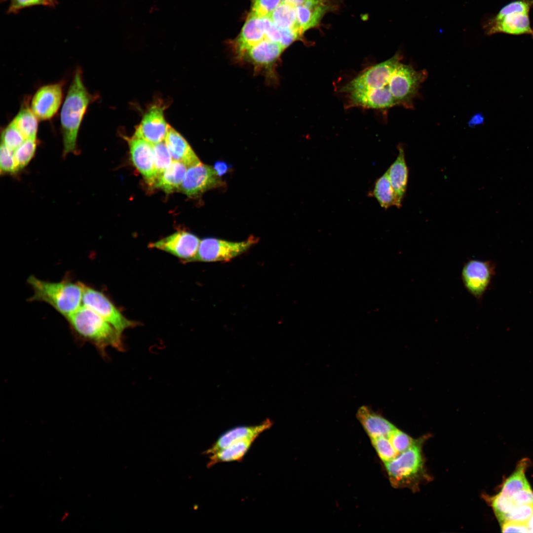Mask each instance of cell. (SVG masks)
Instances as JSON below:
<instances>
[{"label":"cell","mask_w":533,"mask_h":533,"mask_svg":"<svg viewBox=\"0 0 533 533\" xmlns=\"http://www.w3.org/2000/svg\"><path fill=\"white\" fill-rule=\"evenodd\" d=\"M82 304L108 322L119 335L138 323L126 318L102 292L83 284Z\"/></svg>","instance_id":"cell-9"},{"label":"cell","mask_w":533,"mask_h":533,"mask_svg":"<svg viewBox=\"0 0 533 533\" xmlns=\"http://www.w3.org/2000/svg\"><path fill=\"white\" fill-rule=\"evenodd\" d=\"M512 497L516 505H533V491L531 488L523 489L515 493Z\"/></svg>","instance_id":"cell-42"},{"label":"cell","mask_w":533,"mask_h":533,"mask_svg":"<svg viewBox=\"0 0 533 533\" xmlns=\"http://www.w3.org/2000/svg\"><path fill=\"white\" fill-rule=\"evenodd\" d=\"M164 141L173 160L183 162L188 168L201 162L186 140L170 125Z\"/></svg>","instance_id":"cell-22"},{"label":"cell","mask_w":533,"mask_h":533,"mask_svg":"<svg viewBox=\"0 0 533 533\" xmlns=\"http://www.w3.org/2000/svg\"><path fill=\"white\" fill-rule=\"evenodd\" d=\"M356 418L371 439L379 437H388L396 427L381 415L377 414L369 407H360L356 414Z\"/></svg>","instance_id":"cell-21"},{"label":"cell","mask_w":533,"mask_h":533,"mask_svg":"<svg viewBox=\"0 0 533 533\" xmlns=\"http://www.w3.org/2000/svg\"><path fill=\"white\" fill-rule=\"evenodd\" d=\"M255 440H243L211 454L208 466H211L219 462L241 460Z\"/></svg>","instance_id":"cell-26"},{"label":"cell","mask_w":533,"mask_h":533,"mask_svg":"<svg viewBox=\"0 0 533 533\" xmlns=\"http://www.w3.org/2000/svg\"><path fill=\"white\" fill-rule=\"evenodd\" d=\"M487 35L504 33L513 35H529L533 38V28L531 26L529 13H514L498 20L491 17L483 25Z\"/></svg>","instance_id":"cell-16"},{"label":"cell","mask_w":533,"mask_h":533,"mask_svg":"<svg viewBox=\"0 0 533 533\" xmlns=\"http://www.w3.org/2000/svg\"><path fill=\"white\" fill-rule=\"evenodd\" d=\"M331 8L328 0L296 6L297 21L302 33L304 34L307 30L318 25L323 16Z\"/></svg>","instance_id":"cell-23"},{"label":"cell","mask_w":533,"mask_h":533,"mask_svg":"<svg viewBox=\"0 0 533 533\" xmlns=\"http://www.w3.org/2000/svg\"><path fill=\"white\" fill-rule=\"evenodd\" d=\"M258 241L259 238L253 236L241 242L205 238L200 240L197 252L191 262H228L246 251Z\"/></svg>","instance_id":"cell-7"},{"label":"cell","mask_w":533,"mask_h":533,"mask_svg":"<svg viewBox=\"0 0 533 533\" xmlns=\"http://www.w3.org/2000/svg\"><path fill=\"white\" fill-rule=\"evenodd\" d=\"M401 59V55L397 52L390 58L364 71L343 86L341 91L347 93L356 90L389 87L391 76Z\"/></svg>","instance_id":"cell-8"},{"label":"cell","mask_w":533,"mask_h":533,"mask_svg":"<svg viewBox=\"0 0 533 533\" xmlns=\"http://www.w3.org/2000/svg\"><path fill=\"white\" fill-rule=\"evenodd\" d=\"M37 148V139H27L14 151L19 171L23 169L35 156Z\"/></svg>","instance_id":"cell-30"},{"label":"cell","mask_w":533,"mask_h":533,"mask_svg":"<svg viewBox=\"0 0 533 533\" xmlns=\"http://www.w3.org/2000/svg\"><path fill=\"white\" fill-rule=\"evenodd\" d=\"M72 330L83 340L94 344L102 352L112 346L123 350L121 336L108 322L83 305L67 318Z\"/></svg>","instance_id":"cell-3"},{"label":"cell","mask_w":533,"mask_h":533,"mask_svg":"<svg viewBox=\"0 0 533 533\" xmlns=\"http://www.w3.org/2000/svg\"><path fill=\"white\" fill-rule=\"evenodd\" d=\"M187 169L188 167L183 162L173 160L170 166L157 178L152 187L167 193L180 190Z\"/></svg>","instance_id":"cell-24"},{"label":"cell","mask_w":533,"mask_h":533,"mask_svg":"<svg viewBox=\"0 0 533 533\" xmlns=\"http://www.w3.org/2000/svg\"><path fill=\"white\" fill-rule=\"evenodd\" d=\"M25 140L12 121L3 130L1 135V144L13 151Z\"/></svg>","instance_id":"cell-34"},{"label":"cell","mask_w":533,"mask_h":533,"mask_svg":"<svg viewBox=\"0 0 533 533\" xmlns=\"http://www.w3.org/2000/svg\"><path fill=\"white\" fill-rule=\"evenodd\" d=\"M369 194L374 197L380 206L385 209L392 206H396L395 194L390 182L387 170L376 181L374 188Z\"/></svg>","instance_id":"cell-27"},{"label":"cell","mask_w":533,"mask_h":533,"mask_svg":"<svg viewBox=\"0 0 533 533\" xmlns=\"http://www.w3.org/2000/svg\"><path fill=\"white\" fill-rule=\"evenodd\" d=\"M0 170L1 175H13L19 172L14 157V151L1 143L0 149Z\"/></svg>","instance_id":"cell-36"},{"label":"cell","mask_w":533,"mask_h":533,"mask_svg":"<svg viewBox=\"0 0 533 533\" xmlns=\"http://www.w3.org/2000/svg\"><path fill=\"white\" fill-rule=\"evenodd\" d=\"M533 513V505H516L503 517L500 525L508 521L527 522Z\"/></svg>","instance_id":"cell-37"},{"label":"cell","mask_w":533,"mask_h":533,"mask_svg":"<svg viewBox=\"0 0 533 533\" xmlns=\"http://www.w3.org/2000/svg\"><path fill=\"white\" fill-rule=\"evenodd\" d=\"M427 76L425 70L417 71L411 65L400 62L389 82V90L397 105L412 108V100Z\"/></svg>","instance_id":"cell-6"},{"label":"cell","mask_w":533,"mask_h":533,"mask_svg":"<svg viewBox=\"0 0 533 533\" xmlns=\"http://www.w3.org/2000/svg\"><path fill=\"white\" fill-rule=\"evenodd\" d=\"M388 438L399 455L409 449L415 441L409 435L397 428L391 433Z\"/></svg>","instance_id":"cell-38"},{"label":"cell","mask_w":533,"mask_h":533,"mask_svg":"<svg viewBox=\"0 0 533 533\" xmlns=\"http://www.w3.org/2000/svg\"><path fill=\"white\" fill-rule=\"evenodd\" d=\"M372 443L380 458L384 463L396 458L399 454L394 449L388 437H379L371 439Z\"/></svg>","instance_id":"cell-32"},{"label":"cell","mask_w":533,"mask_h":533,"mask_svg":"<svg viewBox=\"0 0 533 533\" xmlns=\"http://www.w3.org/2000/svg\"><path fill=\"white\" fill-rule=\"evenodd\" d=\"M27 282L33 292L30 301L44 302L66 318L81 306L83 283L68 278L51 282L33 275L28 277Z\"/></svg>","instance_id":"cell-2"},{"label":"cell","mask_w":533,"mask_h":533,"mask_svg":"<svg viewBox=\"0 0 533 533\" xmlns=\"http://www.w3.org/2000/svg\"><path fill=\"white\" fill-rule=\"evenodd\" d=\"M320 0H282V1L291 4L294 6H298L312 3Z\"/></svg>","instance_id":"cell-45"},{"label":"cell","mask_w":533,"mask_h":533,"mask_svg":"<svg viewBox=\"0 0 533 533\" xmlns=\"http://www.w3.org/2000/svg\"><path fill=\"white\" fill-rule=\"evenodd\" d=\"M346 94L350 107L384 109L397 105L389 87L356 90Z\"/></svg>","instance_id":"cell-18"},{"label":"cell","mask_w":533,"mask_h":533,"mask_svg":"<svg viewBox=\"0 0 533 533\" xmlns=\"http://www.w3.org/2000/svg\"><path fill=\"white\" fill-rule=\"evenodd\" d=\"M200 241L194 234L180 230L151 243L149 246L168 253L187 263L191 262L196 255Z\"/></svg>","instance_id":"cell-13"},{"label":"cell","mask_w":533,"mask_h":533,"mask_svg":"<svg viewBox=\"0 0 533 533\" xmlns=\"http://www.w3.org/2000/svg\"><path fill=\"white\" fill-rule=\"evenodd\" d=\"M528 463L527 458L523 459L518 463L515 471L505 480L500 493L512 496L520 490L531 488L525 474Z\"/></svg>","instance_id":"cell-28"},{"label":"cell","mask_w":533,"mask_h":533,"mask_svg":"<svg viewBox=\"0 0 533 533\" xmlns=\"http://www.w3.org/2000/svg\"><path fill=\"white\" fill-rule=\"evenodd\" d=\"M495 273V265L492 261L470 259L463 265L461 277L468 293L480 302L490 288Z\"/></svg>","instance_id":"cell-10"},{"label":"cell","mask_w":533,"mask_h":533,"mask_svg":"<svg viewBox=\"0 0 533 533\" xmlns=\"http://www.w3.org/2000/svg\"><path fill=\"white\" fill-rule=\"evenodd\" d=\"M502 533H529L527 522L508 521L501 525Z\"/></svg>","instance_id":"cell-43"},{"label":"cell","mask_w":533,"mask_h":533,"mask_svg":"<svg viewBox=\"0 0 533 533\" xmlns=\"http://www.w3.org/2000/svg\"><path fill=\"white\" fill-rule=\"evenodd\" d=\"M252 11L259 17H268L282 0H251Z\"/></svg>","instance_id":"cell-39"},{"label":"cell","mask_w":533,"mask_h":533,"mask_svg":"<svg viewBox=\"0 0 533 533\" xmlns=\"http://www.w3.org/2000/svg\"><path fill=\"white\" fill-rule=\"evenodd\" d=\"M285 49L280 43L265 38L248 49L239 61L252 65L255 73L263 74L269 82H276V67Z\"/></svg>","instance_id":"cell-5"},{"label":"cell","mask_w":533,"mask_h":533,"mask_svg":"<svg viewBox=\"0 0 533 533\" xmlns=\"http://www.w3.org/2000/svg\"><path fill=\"white\" fill-rule=\"evenodd\" d=\"M527 523L529 527V530L533 528V513L528 521Z\"/></svg>","instance_id":"cell-47"},{"label":"cell","mask_w":533,"mask_h":533,"mask_svg":"<svg viewBox=\"0 0 533 533\" xmlns=\"http://www.w3.org/2000/svg\"><path fill=\"white\" fill-rule=\"evenodd\" d=\"M424 438L415 440L411 447L385 466L391 485L394 488H407L414 492L420 484L429 478L424 468L422 444Z\"/></svg>","instance_id":"cell-4"},{"label":"cell","mask_w":533,"mask_h":533,"mask_svg":"<svg viewBox=\"0 0 533 533\" xmlns=\"http://www.w3.org/2000/svg\"><path fill=\"white\" fill-rule=\"evenodd\" d=\"M262 19L266 38L281 44V37L280 29L272 22L268 17H264Z\"/></svg>","instance_id":"cell-40"},{"label":"cell","mask_w":533,"mask_h":533,"mask_svg":"<svg viewBox=\"0 0 533 533\" xmlns=\"http://www.w3.org/2000/svg\"><path fill=\"white\" fill-rule=\"evenodd\" d=\"M491 505L498 521L500 523L505 515L510 512L516 505L512 496L499 493L491 498Z\"/></svg>","instance_id":"cell-33"},{"label":"cell","mask_w":533,"mask_h":533,"mask_svg":"<svg viewBox=\"0 0 533 533\" xmlns=\"http://www.w3.org/2000/svg\"><path fill=\"white\" fill-rule=\"evenodd\" d=\"M214 169L217 175L220 177L229 170V166L225 162L218 161L215 163Z\"/></svg>","instance_id":"cell-44"},{"label":"cell","mask_w":533,"mask_h":533,"mask_svg":"<svg viewBox=\"0 0 533 533\" xmlns=\"http://www.w3.org/2000/svg\"><path fill=\"white\" fill-rule=\"evenodd\" d=\"M265 38L266 37L262 17L251 12L232 43L235 59L239 61L248 49Z\"/></svg>","instance_id":"cell-17"},{"label":"cell","mask_w":533,"mask_h":533,"mask_svg":"<svg viewBox=\"0 0 533 533\" xmlns=\"http://www.w3.org/2000/svg\"><path fill=\"white\" fill-rule=\"evenodd\" d=\"M93 97L85 87L82 73L77 69L74 76L63 105L60 120L63 136V156L77 154V139L79 128Z\"/></svg>","instance_id":"cell-1"},{"label":"cell","mask_w":533,"mask_h":533,"mask_svg":"<svg viewBox=\"0 0 533 533\" xmlns=\"http://www.w3.org/2000/svg\"><path fill=\"white\" fill-rule=\"evenodd\" d=\"M483 121V117L481 114H476L469 120L468 125L469 126H474L481 123Z\"/></svg>","instance_id":"cell-46"},{"label":"cell","mask_w":533,"mask_h":533,"mask_svg":"<svg viewBox=\"0 0 533 533\" xmlns=\"http://www.w3.org/2000/svg\"><path fill=\"white\" fill-rule=\"evenodd\" d=\"M153 149L157 179L170 166L173 159L164 141L153 145Z\"/></svg>","instance_id":"cell-31"},{"label":"cell","mask_w":533,"mask_h":533,"mask_svg":"<svg viewBox=\"0 0 533 533\" xmlns=\"http://www.w3.org/2000/svg\"><path fill=\"white\" fill-rule=\"evenodd\" d=\"M165 108L166 106L159 101L151 105L144 114L134 135L152 145L164 141L169 125L164 118Z\"/></svg>","instance_id":"cell-12"},{"label":"cell","mask_w":533,"mask_h":533,"mask_svg":"<svg viewBox=\"0 0 533 533\" xmlns=\"http://www.w3.org/2000/svg\"><path fill=\"white\" fill-rule=\"evenodd\" d=\"M3 0L5 1V0Z\"/></svg>","instance_id":"cell-49"},{"label":"cell","mask_w":533,"mask_h":533,"mask_svg":"<svg viewBox=\"0 0 533 533\" xmlns=\"http://www.w3.org/2000/svg\"><path fill=\"white\" fill-rule=\"evenodd\" d=\"M38 119L31 109L26 107L20 110L12 122L25 139H35L38 128Z\"/></svg>","instance_id":"cell-29"},{"label":"cell","mask_w":533,"mask_h":533,"mask_svg":"<svg viewBox=\"0 0 533 533\" xmlns=\"http://www.w3.org/2000/svg\"><path fill=\"white\" fill-rule=\"evenodd\" d=\"M126 139L133 164L147 183L152 186L156 179L153 145L135 135Z\"/></svg>","instance_id":"cell-14"},{"label":"cell","mask_w":533,"mask_h":533,"mask_svg":"<svg viewBox=\"0 0 533 533\" xmlns=\"http://www.w3.org/2000/svg\"><path fill=\"white\" fill-rule=\"evenodd\" d=\"M295 7L291 4L281 1L268 17L278 28L291 30L302 37L303 34L298 23Z\"/></svg>","instance_id":"cell-25"},{"label":"cell","mask_w":533,"mask_h":533,"mask_svg":"<svg viewBox=\"0 0 533 533\" xmlns=\"http://www.w3.org/2000/svg\"><path fill=\"white\" fill-rule=\"evenodd\" d=\"M533 7V0H515L504 5L495 15L491 18L498 20L511 13H529Z\"/></svg>","instance_id":"cell-35"},{"label":"cell","mask_w":533,"mask_h":533,"mask_svg":"<svg viewBox=\"0 0 533 533\" xmlns=\"http://www.w3.org/2000/svg\"><path fill=\"white\" fill-rule=\"evenodd\" d=\"M43 0L44 2L45 5L52 6L53 5H54V4H55L54 0Z\"/></svg>","instance_id":"cell-48"},{"label":"cell","mask_w":533,"mask_h":533,"mask_svg":"<svg viewBox=\"0 0 533 533\" xmlns=\"http://www.w3.org/2000/svg\"><path fill=\"white\" fill-rule=\"evenodd\" d=\"M62 85L53 83L40 87L35 93L31 109L38 119L48 120L57 112L62 102Z\"/></svg>","instance_id":"cell-15"},{"label":"cell","mask_w":533,"mask_h":533,"mask_svg":"<svg viewBox=\"0 0 533 533\" xmlns=\"http://www.w3.org/2000/svg\"><path fill=\"white\" fill-rule=\"evenodd\" d=\"M45 5L43 0H10L8 13H16L21 9L37 5Z\"/></svg>","instance_id":"cell-41"},{"label":"cell","mask_w":533,"mask_h":533,"mask_svg":"<svg viewBox=\"0 0 533 533\" xmlns=\"http://www.w3.org/2000/svg\"><path fill=\"white\" fill-rule=\"evenodd\" d=\"M223 184L214 168L200 162L188 168L180 190L189 197H194Z\"/></svg>","instance_id":"cell-11"},{"label":"cell","mask_w":533,"mask_h":533,"mask_svg":"<svg viewBox=\"0 0 533 533\" xmlns=\"http://www.w3.org/2000/svg\"><path fill=\"white\" fill-rule=\"evenodd\" d=\"M397 148L398 153L396 159L387 171L395 194L396 207L400 208L402 205V201L406 192L409 169L406 162L403 146L399 144Z\"/></svg>","instance_id":"cell-20"},{"label":"cell","mask_w":533,"mask_h":533,"mask_svg":"<svg viewBox=\"0 0 533 533\" xmlns=\"http://www.w3.org/2000/svg\"><path fill=\"white\" fill-rule=\"evenodd\" d=\"M272 422L268 419L261 423L252 426H236L225 432L206 451L207 454H212L238 441L255 439L264 431L269 428Z\"/></svg>","instance_id":"cell-19"}]
</instances>
